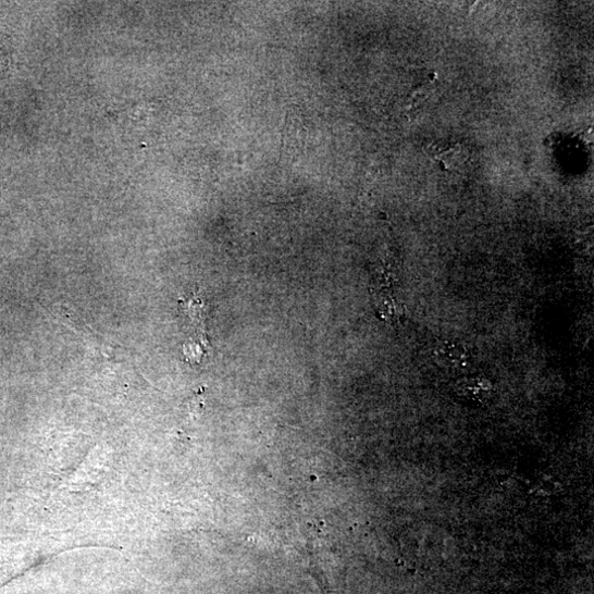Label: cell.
<instances>
[{
  "mask_svg": "<svg viewBox=\"0 0 594 594\" xmlns=\"http://www.w3.org/2000/svg\"><path fill=\"white\" fill-rule=\"evenodd\" d=\"M436 357L441 364L454 370L466 368L472 359L470 350L457 342L443 344L437 349Z\"/></svg>",
  "mask_w": 594,
  "mask_h": 594,
  "instance_id": "obj_1",
  "label": "cell"
},
{
  "mask_svg": "<svg viewBox=\"0 0 594 594\" xmlns=\"http://www.w3.org/2000/svg\"><path fill=\"white\" fill-rule=\"evenodd\" d=\"M379 312L388 323H400L406 319V309L395 301L383 302Z\"/></svg>",
  "mask_w": 594,
  "mask_h": 594,
  "instance_id": "obj_2",
  "label": "cell"
},
{
  "mask_svg": "<svg viewBox=\"0 0 594 594\" xmlns=\"http://www.w3.org/2000/svg\"><path fill=\"white\" fill-rule=\"evenodd\" d=\"M437 159L447 168H455L466 160L465 152L459 146L448 147L441 151Z\"/></svg>",
  "mask_w": 594,
  "mask_h": 594,
  "instance_id": "obj_3",
  "label": "cell"
}]
</instances>
